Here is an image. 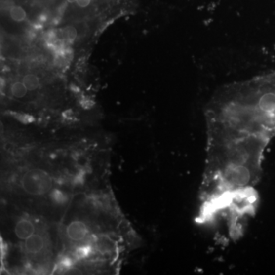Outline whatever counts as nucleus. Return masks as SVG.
<instances>
[{
    "instance_id": "f257e3e1",
    "label": "nucleus",
    "mask_w": 275,
    "mask_h": 275,
    "mask_svg": "<svg viewBox=\"0 0 275 275\" xmlns=\"http://www.w3.org/2000/svg\"><path fill=\"white\" fill-rule=\"evenodd\" d=\"M24 191L32 196H40L48 192L52 186V181L45 171L33 169L27 171L22 178Z\"/></svg>"
},
{
    "instance_id": "f03ea898",
    "label": "nucleus",
    "mask_w": 275,
    "mask_h": 275,
    "mask_svg": "<svg viewBox=\"0 0 275 275\" xmlns=\"http://www.w3.org/2000/svg\"><path fill=\"white\" fill-rule=\"evenodd\" d=\"M66 233L68 238L72 241H81L84 239L87 235V226L83 222L75 220L68 225Z\"/></svg>"
},
{
    "instance_id": "7ed1b4c3",
    "label": "nucleus",
    "mask_w": 275,
    "mask_h": 275,
    "mask_svg": "<svg viewBox=\"0 0 275 275\" xmlns=\"http://www.w3.org/2000/svg\"><path fill=\"white\" fill-rule=\"evenodd\" d=\"M36 227L31 220L22 219L15 226V234L20 240H26L35 234Z\"/></svg>"
},
{
    "instance_id": "20e7f679",
    "label": "nucleus",
    "mask_w": 275,
    "mask_h": 275,
    "mask_svg": "<svg viewBox=\"0 0 275 275\" xmlns=\"http://www.w3.org/2000/svg\"><path fill=\"white\" fill-rule=\"evenodd\" d=\"M44 247V240L39 234H33L26 240L25 248L30 254H38L42 251Z\"/></svg>"
},
{
    "instance_id": "39448f33",
    "label": "nucleus",
    "mask_w": 275,
    "mask_h": 275,
    "mask_svg": "<svg viewBox=\"0 0 275 275\" xmlns=\"http://www.w3.org/2000/svg\"><path fill=\"white\" fill-rule=\"evenodd\" d=\"M28 89L26 85L24 84L23 82H16L12 85L11 87V92L12 95L17 98H22L24 96H26L27 93Z\"/></svg>"
},
{
    "instance_id": "423d86ee",
    "label": "nucleus",
    "mask_w": 275,
    "mask_h": 275,
    "mask_svg": "<svg viewBox=\"0 0 275 275\" xmlns=\"http://www.w3.org/2000/svg\"><path fill=\"white\" fill-rule=\"evenodd\" d=\"M51 198L56 204L64 205L68 200V196L61 190L54 189L51 191Z\"/></svg>"
},
{
    "instance_id": "0eeeda50",
    "label": "nucleus",
    "mask_w": 275,
    "mask_h": 275,
    "mask_svg": "<svg viewBox=\"0 0 275 275\" xmlns=\"http://www.w3.org/2000/svg\"><path fill=\"white\" fill-rule=\"evenodd\" d=\"M24 84L26 85L28 90H35L39 86V79L36 75H27L23 79Z\"/></svg>"
},
{
    "instance_id": "6e6552de",
    "label": "nucleus",
    "mask_w": 275,
    "mask_h": 275,
    "mask_svg": "<svg viewBox=\"0 0 275 275\" xmlns=\"http://www.w3.org/2000/svg\"><path fill=\"white\" fill-rule=\"evenodd\" d=\"M10 15L15 22H22L26 19V12L22 7L14 6L11 9Z\"/></svg>"
},
{
    "instance_id": "1a4fd4ad",
    "label": "nucleus",
    "mask_w": 275,
    "mask_h": 275,
    "mask_svg": "<svg viewBox=\"0 0 275 275\" xmlns=\"http://www.w3.org/2000/svg\"><path fill=\"white\" fill-rule=\"evenodd\" d=\"M77 36H78V32H77L76 29L73 26H67L63 32L64 41L67 42H72L73 41H75Z\"/></svg>"
},
{
    "instance_id": "9d476101",
    "label": "nucleus",
    "mask_w": 275,
    "mask_h": 275,
    "mask_svg": "<svg viewBox=\"0 0 275 275\" xmlns=\"http://www.w3.org/2000/svg\"><path fill=\"white\" fill-rule=\"evenodd\" d=\"M92 248L90 245H83V246L79 247L76 250L75 255L77 258L79 259H83V258H87L89 255L91 254Z\"/></svg>"
},
{
    "instance_id": "9b49d317",
    "label": "nucleus",
    "mask_w": 275,
    "mask_h": 275,
    "mask_svg": "<svg viewBox=\"0 0 275 275\" xmlns=\"http://www.w3.org/2000/svg\"><path fill=\"white\" fill-rule=\"evenodd\" d=\"M44 40H45L47 47H51L58 40L57 32H55L54 30L47 31L44 35Z\"/></svg>"
},
{
    "instance_id": "f8f14e48",
    "label": "nucleus",
    "mask_w": 275,
    "mask_h": 275,
    "mask_svg": "<svg viewBox=\"0 0 275 275\" xmlns=\"http://www.w3.org/2000/svg\"><path fill=\"white\" fill-rule=\"evenodd\" d=\"M72 261L68 258H64V259H63L62 262H61V267L64 268V269H70V268L72 266Z\"/></svg>"
},
{
    "instance_id": "ddd939ff",
    "label": "nucleus",
    "mask_w": 275,
    "mask_h": 275,
    "mask_svg": "<svg viewBox=\"0 0 275 275\" xmlns=\"http://www.w3.org/2000/svg\"><path fill=\"white\" fill-rule=\"evenodd\" d=\"M90 2H91V0H77L78 5L79 7H82V8L88 6V5H90Z\"/></svg>"
},
{
    "instance_id": "4468645a",
    "label": "nucleus",
    "mask_w": 275,
    "mask_h": 275,
    "mask_svg": "<svg viewBox=\"0 0 275 275\" xmlns=\"http://www.w3.org/2000/svg\"><path fill=\"white\" fill-rule=\"evenodd\" d=\"M67 2L69 3H74V2H77V0H67Z\"/></svg>"
}]
</instances>
